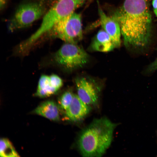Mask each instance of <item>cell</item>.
<instances>
[{
  "mask_svg": "<svg viewBox=\"0 0 157 157\" xmlns=\"http://www.w3.org/2000/svg\"><path fill=\"white\" fill-rule=\"evenodd\" d=\"M74 94L70 91H67L61 95L60 99V104L61 108L66 110L71 104Z\"/></svg>",
  "mask_w": 157,
  "mask_h": 157,
  "instance_id": "cell-14",
  "label": "cell"
},
{
  "mask_svg": "<svg viewBox=\"0 0 157 157\" xmlns=\"http://www.w3.org/2000/svg\"><path fill=\"white\" fill-rule=\"evenodd\" d=\"M0 156L1 157H18L11 143L6 138H1L0 140Z\"/></svg>",
  "mask_w": 157,
  "mask_h": 157,
  "instance_id": "cell-13",
  "label": "cell"
},
{
  "mask_svg": "<svg viewBox=\"0 0 157 157\" xmlns=\"http://www.w3.org/2000/svg\"><path fill=\"white\" fill-rule=\"evenodd\" d=\"M7 0H0V6L1 9H3L5 6Z\"/></svg>",
  "mask_w": 157,
  "mask_h": 157,
  "instance_id": "cell-17",
  "label": "cell"
},
{
  "mask_svg": "<svg viewBox=\"0 0 157 157\" xmlns=\"http://www.w3.org/2000/svg\"><path fill=\"white\" fill-rule=\"evenodd\" d=\"M88 0H58L53 6L56 15L63 19L74 12Z\"/></svg>",
  "mask_w": 157,
  "mask_h": 157,
  "instance_id": "cell-10",
  "label": "cell"
},
{
  "mask_svg": "<svg viewBox=\"0 0 157 157\" xmlns=\"http://www.w3.org/2000/svg\"><path fill=\"white\" fill-rule=\"evenodd\" d=\"M90 48L93 51L107 52L113 50L115 47L109 36L104 30H101L94 38Z\"/></svg>",
  "mask_w": 157,
  "mask_h": 157,
  "instance_id": "cell-11",
  "label": "cell"
},
{
  "mask_svg": "<svg viewBox=\"0 0 157 157\" xmlns=\"http://www.w3.org/2000/svg\"><path fill=\"white\" fill-rule=\"evenodd\" d=\"M113 17L119 24L125 46L142 49L148 44L152 19L146 0H125Z\"/></svg>",
  "mask_w": 157,
  "mask_h": 157,
  "instance_id": "cell-1",
  "label": "cell"
},
{
  "mask_svg": "<svg viewBox=\"0 0 157 157\" xmlns=\"http://www.w3.org/2000/svg\"><path fill=\"white\" fill-rule=\"evenodd\" d=\"M157 70V58L147 67L146 72L148 73L153 72Z\"/></svg>",
  "mask_w": 157,
  "mask_h": 157,
  "instance_id": "cell-15",
  "label": "cell"
},
{
  "mask_svg": "<svg viewBox=\"0 0 157 157\" xmlns=\"http://www.w3.org/2000/svg\"><path fill=\"white\" fill-rule=\"evenodd\" d=\"M46 7L44 0L21 5L10 20L9 29L13 31L30 26L44 14Z\"/></svg>",
  "mask_w": 157,
  "mask_h": 157,
  "instance_id": "cell-3",
  "label": "cell"
},
{
  "mask_svg": "<svg viewBox=\"0 0 157 157\" xmlns=\"http://www.w3.org/2000/svg\"><path fill=\"white\" fill-rule=\"evenodd\" d=\"M116 124L102 117L94 120L80 133L78 145L84 157H99L110 146Z\"/></svg>",
  "mask_w": 157,
  "mask_h": 157,
  "instance_id": "cell-2",
  "label": "cell"
},
{
  "mask_svg": "<svg viewBox=\"0 0 157 157\" xmlns=\"http://www.w3.org/2000/svg\"><path fill=\"white\" fill-rule=\"evenodd\" d=\"M63 85L62 79L56 74L42 75L40 78L35 95L40 97H49L57 92Z\"/></svg>",
  "mask_w": 157,
  "mask_h": 157,
  "instance_id": "cell-8",
  "label": "cell"
},
{
  "mask_svg": "<svg viewBox=\"0 0 157 157\" xmlns=\"http://www.w3.org/2000/svg\"><path fill=\"white\" fill-rule=\"evenodd\" d=\"M77 95L84 103L88 105L95 104L98 99V89L92 81L84 77L75 80Z\"/></svg>",
  "mask_w": 157,
  "mask_h": 157,
  "instance_id": "cell-6",
  "label": "cell"
},
{
  "mask_svg": "<svg viewBox=\"0 0 157 157\" xmlns=\"http://www.w3.org/2000/svg\"><path fill=\"white\" fill-rule=\"evenodd\" d=\"M152 4L154 13L157 17V0H152Z\"/></svg>",
  "mask_w": 157,
  "mask_h": 157,
  "instance_id": "cell-16",
  "label": "cell"
},
{
  "mask_svg": "<svg viewBox=\"0 0 157 157\" xmlns=\"http://www.w3.org/2000/svg\"><path fill=\"white\" fill-rule=\"evenodd\" d=\"M33 113L53 121H58L60 118L58 106L52 101L41 104L34 110Z\"/></svg>",
  "mask_w": 157,
  "mask_h": 157,
  "instance_id": "cell-12",
  "label": "cell"
},
{
  "mask_svg": "<svg viewBox=\"0 0 157 157\" xmlns=\"http://www.w3.org/2000/svg\"><path fill=\"white\" fill-rule=\"evenodd\" d=\"M90 110L89 105L83 102L77 94H74L72 102L65 111L66 115L69 119L77 121L83 119Z\"/></svg>",
  "mask_w": 157,
  "mask_h": 157,
  "instance_id": "cell-9",
  "label": "cell"
},
{
  "mask_svg": "<svg viewBox=\"0 0 157 157\" xmlns=\"http://www.w3.org/2000/svg\"><path fill=\"white\" fill-rule=\"evenodd\" d=\"M56 62L66 69L81 67L88 62L89 56L84 49L76 44L66 43L54 56Z\"/></svg>",
  "mask_w": 157,
  "mask_h": 157,
  "instance_id": "cell-5",
  "label": "cell"
},
{
  "mask_svg": "<svg viewBox=\"0 0 157 157\" xmlns=\"http://www.w3.org/2000/svg\"><path fill=\"white\" fill-rule=\"evenodd\" d=\"M50 31L66 43L76 44L83 36L81 15L72 13L56 23Z\"/></svg>",
  "mask_w": 157,
  "mask_h": 157,
  "instance_id": "cell-4",
  "label": "cell"
},
{
  "mask_svg": "<svg viewBox=\"0 0 157 157\" xmlns=\"http://www.w3.org/2000/svg\"><path fill=\"white\" fill-rule=\"evenodd\" d=\"M98 11L100 23L104 30L110 38L115 47H119L121 45V33L118 22L113 17L107 16L99 6Z\"/></svg>",
  "mask_w": 157,
  "mask_h": 157,
  "instance_id": "cell-7",
  "label": "cell"
}]
</instances>
